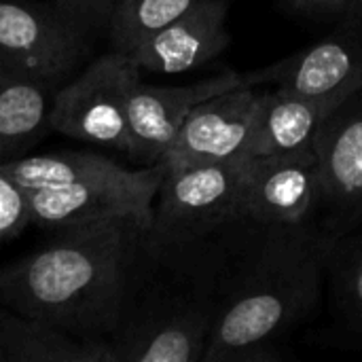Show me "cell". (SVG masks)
Listing matches in <instances>:
<instances>
[{
	"mask_svg": "<svg viewBox=\"0 0 362 362\" xmlns=\"http://www.w3.org/2000/svg\"><path fill=\"white\" fill-rule=\"evenodd\" d=\"M148 252L132 218L59 229L53 240L0 267V303L83 341H108Z\"/></svg>",
	"mask_w": 362,
	"mask_h": 362,
	"instance_id": "1",
	"label": "cell"
},
{
	"mask_svg": "<svg viewBox=\"0 0 362 362\" xmlns=\"http://www.w3.org/2000/svg\"><path fill=\"white\" fill-rule=\"evenodd\" d=\"M269 229L216 308L202 362L278 361L280 341L314 312L329 244L305 223Z\"/></svg>",
	"mask_w": 362,
	"mask_h": 362,
	"instance_id": "2",
	"label": "cell"
},
{
	"mask_svg": "<svg viewBox=\"0 0 362 362\" xmlns=\"http://www.w3.org/2000/svg\"><path fill=\"white\" fill-rule=\"evenodd\" d=\"M0 168L25 191L32 223L53 231L104 218H132L148 231L165 174L161 161L127 170L89 151L25 155Z\"/></svg>",
	"mask_w": 362,
	"mask_h": 362,
	"instance_id": "3",
	"label": "cell"
},
{
	"mask_svg": "<svg viewBox=\"0 0 362 362\" xmlns=\"http://www.w3.org/2000/svg\"><path fill=\"white\" fill-rule=\"evenodd\" d=\"M144 265L108 337L115 362H202L216 308L151 286Z\"/></svg>",
	"mask_w": 362,
	"mask_h": 362,
	"instance_id": "4",
	"label": "cell"
},
{
	"mask_svg": "<svg viewBox=\"0 0 362 362\" xmlns=\"http://www.w3.org/2000/svg\"><path fill=\"white\" fill-rule=\"evenodd\" d=\"M248 159L168 170L155 199L148 242L155 248H185L235 221H244Z\"/></svg>",
	"mask_w": 362,
	"mask_h": 362,
	"instance_id": "5",
	"label": "cell"
},
{
	"mask_svg": "<svg viewBox=\"0 0 362 362\" xmlns=\"http://www.w3.org/2000/svg\"><path fill=\"white\" fill-rule=\"evenodd\" d=\"M140 68L127 53L110 51L91 59L51 100L49 125L78 142L129 155L127 102Z\"/></svg>",
	"mask_w": 362,
	"mask_h": 362,
	"instance_id": "6",
	"label": "cell"
},
{
	"mask_svg": "<svg viewBox=\"0 0 362 362\" xmlns=\"http://www.w3.org/2000/svg\"><path fill=\"white\" fill-rule=\"evenodd\" d=\"M91 53V34L55 2L0 0V74L59 87Z\"/></svg>",
	"mask_w": 362,
	"mask_h": 362,
	"instance_id": "7",
	"label": "cell"
},
{
	"mask_svg": "<svg viewBox=\"0 0 362 362\" xmlns=\"http://www.w3.org/2000/svg\"><path fill=\"white\" fill-rule=\"evenodd\" d=\"M263 91L235 87L197 104L163 155L168 170L246 157Z\"/></svg>",
	"mask_w": 362,
	"mask_h": 362,
	"instance_id": "8",
	"label": "cell"
},
{
	"mask_svg": "<svg viewBox=\"0 0 362 362\" xmlns=\"http://www.w3.org/2000/svg\"><path fill=\"white\" fill-rule=\"evenodd\" d=\"M259 85L255 72H225L191 85L159 87L142 78L134 85L127 102L129 121V159L142 165H155L163 159L178 136L189 112L204 100L235 87Z\"/></svg>",
	"mask_w": 362,
	"mask_h": 362,
	"instance_id": "9",
	"label": "cell"
},
{
	"mask_svg": "<svg viewBox=\"0 0 362 362\" xmlns=\"http://www.w3.org/2000/svg\"><path fill=\"white\" fill-rule=\"evenodd\" d=\"M322 206V170L316 148L250 157L244 221L263 227L303 225Z\"/></svg>",
	"mask_w": 362,
	"mask_h": 362,
	"instance_id": "10",
	"label": "cell"
},
{
	"mask_svg": "<svg viewBox=\"0 0 362 362\" xmlns=\"http://www.w3.org/2000/svg\"><path fill=\"white\" fill-rule=\"evenodd\" d=\"M257 83L314 98H352L362 89V4L346 21L308 49L255 72Z\"/></svg>",
	"mask_w": 362,
	"mask_h": 362,
	"instance_id": "11",
	"label": "cell"
},
{
	"mask_svg": "<svg viewBox=\"0 0 362 362\" xmlns=\"http://www.w3.org/2000/svg\"><path fill=\"white\" fill-rule=\"evenodd\" d=\"M227 0H204L163 25L127 55L148 74H185L216 59L231 42Z\"/></svg>",
	"mask_w": 362,
	"mask_h": 362,
	"instance_id": "12",
	"label": "cell"
},
{
	"mask_svg": "<svg viewBox=\"0 0 362 362\" xmlns=\"http://www.w3.org/2000/svg\"><path fill=\"white\" fill-rule=\"evenodd\" d=\"M322 206L341 218H362V89L322 125L316 140Z\"/></svg>",
	"mask_w": 362,
	"mask_h": 362,
	"instance_id": "13",
	"label": "cell"
},
{
	"mask_svg": "<svg viewBox=\"0 0 362 362\" xmlns=\"http://www.w3.org/2000/svg\"><path fill=\"white\" fill-rule=\"evenodd\" d=\"M344 102V98H314L280 87L276 91H263L246 157L316 148L322 125Z\"/></svg>",
	"mask_w": 362,
	"mask_h": 362,
	"instance_id": "14",
	"label": "cell"
},
{
	"mask_svg": "<svg viewBox=\"0 0 362 362\" xmlns=\"http://www.w3.org/2000/svg\"><path fill=\"white\" fill-rule=\"evenodd\" d=\"M0 362H115L108 341L76 339L0 303Z\"/></svg>",
	"mask_w": 362,
	"mask_h": 362,
	"instance_id": "15",
	"label": "cell"
},
{
	"mask_svg": "<svg viewBox=\"0 0 362 362\" xmlns=\"http://www.w3.org/2000/svg\"><path fill=\"white\" fill-rule=\"evenodd\" d=\"M55 87L0 74V163L25 157L51 132Z\"/></svg>",
	"mask_w": 362,
	"mask_h": 362,
	"instance_id": "16",
	"label": "cell"
},
{
	"mask_svg": "<svg viewBox=\"0 0 362 362\" xmlns=\"http://www.w3.org/2000/svg\"><path fill=\"white\" fill-rule=\"evenodd\" d=\"M204 0H123L108 25L115 51L129 53L144 38L176 21Z\"/></svg>",
	"mask_w": 362,
	"mask_h": 362,
	"instance_id": "17",
	"label": "cell"
},
{
	"mask_svg": "<svg viewBox=\"0 0 362 362\" xmlns=\"http://www.w3.org/2000/svg\"><path fill=\"white\" fill-rule=\"evenodd\" d=\"M335 299L346 322L362 333V238L341 242L333 257Z\"/></svg>",
	"mask_w": 362,
	"mask_h": 362,
	"instance_id": "18",
	"label": "cell"
},
{
	"mask_svg": "<svg viewBox=\"0 0 362 362\" xmlns=\"http://www.w3.org/2000/svg\"><path fill=\"white\" fill-rule=\"evenodd\" d=\"M32 223L25 191L0 168V244L19 235Z\"/></svg>",
	"mask_w": 362,
	"mask_h": 362,
	"instance_id": "19",
	"label": "cell"
},
{
	"mask_svg": "<svg viewBox=\"0 0 362 362\" xmlns=\"http://www.w3.org/2000/svg\"><path fill=\"white\" fill-rule=\"evenodd\" d=\"M53 2L64 15H68L76 25H81L93 36V32L98 30L108 32L112 15L123 0H53Z\"/></svg>",
	"mask_w": 362,
	"mask_h": 362,
	"instance_id": "20",
	"label": "cell"
},
{
	"mask_svg": "<svg viewBox=\"0 0 362 362\" xmlns=\"http://www.w3.org/2000/svg\"><path fill=\"white\" fill-rule=\"evenodd\" d=\"M291 8L308 15H346L361 6L362 0H286Z\"/></svg>",
	"mask_w": 362,
	"mask_h": 362,
	"instance_id": "21",
	"label": "cell"
}]
</instances>
